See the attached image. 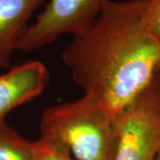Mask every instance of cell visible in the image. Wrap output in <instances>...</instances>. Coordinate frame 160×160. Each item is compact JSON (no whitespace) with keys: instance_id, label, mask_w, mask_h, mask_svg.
<instances>
[{"instance_id":"8","label":"cell","mask_w":160,"mask_h":160,"mask_svg":"<svg viewBox=\"0 0 160 160\" xmlns=\"http://www.w3.org/2000/svg\"><path fill=\"white\" fill-rule=\"evenodd\" d=\"M31 160H75L69 151L56 143L39 138L33 142Z\"/></svg>"},{"instance_id":"11","label":"cell","mask_w":160,"mask_h":160,"mask_svg":"<svg viewBox=\"0 0 160 160\" xmlns=\"http://www.w3.org/2000/svg\"><path fill=\"white\" fill-rule=\"evenodd\" d=\"M156 160H160V153L158 154V156L157 157V158H156Z\"/></svg>"},{"instance_id":"7","label":"cell","mask_w":160,"mask_h":160,"mask_svg":"<svg viewBox=\"0 0 160 160\" xmlns=\"http://www.w3.org/2000/svg\"><path fill=\"white\" fill-rule=\"evenodd\" d=\"M32 144L0 121V160H31Z\"/></svg>"},{"instance_id":"2","label":"cell","mask_w":160,"mask_h":160,"mask_svg":"<svg viewBox=\"0 0 160 160\" xmlns=\"http://www.w3.org/2000/svg\"><path fill=\"white\" fill-rule=\"evenodd\" d=\"M40 138L69 151L75 160H113L117 147L116 116L102 103L84 94L46 109Z\"/></svg>"},{"instance_id":"3","label":"cell","mask_w":160,"mask_h":160,"mask_svg":"<svg viewBox=\"0 0 160 160\" xmlns=\"http://www.w3.org/2000/svg\"><path fill=\"white\" fill-rule=\"evenodd\" d=\"M116 129L113 160H156L160 153V106L154 83L116 116Z\"/></svg>"},{"instance_id":"9","label":"cell","mask_w":160,"mask_h":160,"mask_svg":"<svg viewBox=\"0 0 160 160\" xmlns=\"http://www.w3.org/2000/svg\"><path fill=\"white\" fill-rule=\"evenodd\" d=\"M145 19L151 33L160 42V0H148Z\"/></svg>"},{"instance_id":"5","label":"cell","mask_w":160,"mask_h":160,"mask_svg":"<svg viewBox=\"0 0 160 160\" xmlns=\"http://www.w3.org/2000/svg\"><path fill=\"white\" fill-rule=\"evenodd\" d=\"M49 81V71L40 61L24 62L0 75V121L13 109L38 97Z\"/></svg>"},{"instance_id":"6","label":"cell","mask_w":160,"mask_h":160,"mask_svg":"<svg viewBox=\"0 0 160 160\" xmlns=\"http://www.w3.org/2000/svg\"><path fill=\"white\" fill-rule=\"evenodd\" d=\"M46 0H0V66L7 67L29 20Z\"/></svg>"},{"instance_id":"1","label":"cell","mask_w":160,"mask_h":160,"mask_svg":"<svg viewBox=\"0 0 160 160\" xmlns=\"http://www.w3.org/2000/svg\"><path fill=\"white\" fill-rule=\"evenodd\" d=\"M148 0H106L97 19L62 53L72 79L114 115L149 89L160 71V42L145 19Z\"/></svg>"},{"instance_id":"10","label":"cell","mask_w":160,"mask_h":160,"mask_svg":"<svg viewBox=\"0 0 160 160\" xmlns=\"http://www.w3.org/2000/svg\"><path fill=\"white\" fill-rule=\"evenodd\" d=\"M154 84L155 88H156V92H157V97H158V103H159L160 106V76L159 78H158V79H155Z\"/></svg>"},{"instance_id":"4","label":"cell","mask_w":160,"mask_h":160,"mask_svg":"<svg viewBox=\"0 0 160 160\" xmlns=\"http://www.w3.org/2000/svg\"><path fill=\"white\" fill-rule=\"evenodd\" d=\"M106 0H49L43 11L21 35L16 49L34 51L63 35L80 34L102 10Z\"/></svg>"}]
</instances>
